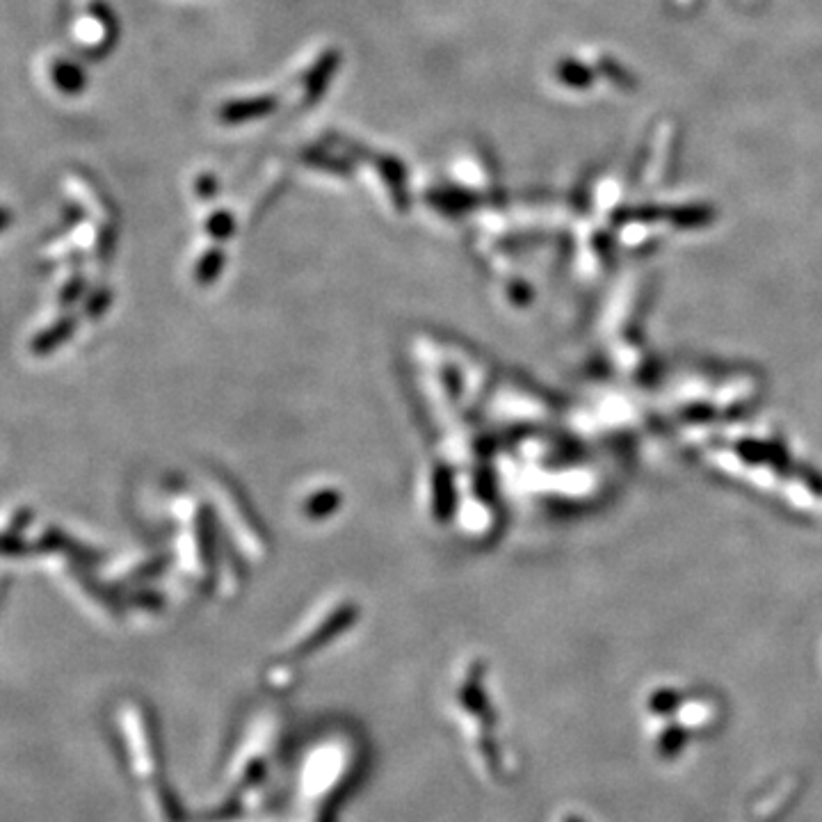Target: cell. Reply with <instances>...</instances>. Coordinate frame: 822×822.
<instances>
[{
  "label": "cell",
  "mask_w": 822,
  "mask_h": 822,
  "mask_svg": "<svg viewBox=\"0 0 822 822\" xmlns=\"http://www.w3.org/2000/svg\"><path fill=\"white\" fill-rule=\"evenodd\" d=\"M277 108V101L272 96H256V99H240L231 101L222 108L220 117L224 124H243L252 122V119H261Z\"/></svg>",
  "instance_id": "6da1fadb"
},
{
  "label": "cell",
  "mask_w": 822,
  "mask_h": 822,
  "mask_svg": "<svg viewBox=\"0 0 822 822\" xmlns=\"http://www.w3.org/2000/svg\"><path fill=\"white\" fill-rule=\"evenodd\" d=\"M338 62H341V58H338V53H336V51H327V53L322 55V58L316 62V67H313V69L309 71V76H306V96H309L311 101L318 99V96L322 94V90H325V87H327L329 80H332L334 71H336V67H338Z\"/></svg>",
  "instance_id": "7a4b0ae2"
}]
</instances>
